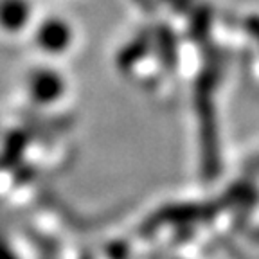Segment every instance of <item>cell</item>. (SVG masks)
Listing matches in <instances>:
<instances>
[{
    "label": "cell",
    "instance_id": "cell-1",
    "mask_svg": "<svg viewBox=\"0 0 259 259\" xmlns=\"http://www.w3.org/2000/svg\"><path fill=\"white\" fill-rule=\"evenodd\" d=\"M69 40L70 31L61 20L49 18L36 29V45L45 53H61L67 49Z\"/></svg>",
    "mask_w": 259,
    "mask_h": 259
},
{
    "label": "cell",
    "instance_id": "cell-2",
    "mask_svg": "<svg viewBox=\"0 0 259 259\" xmlns=\"http://www.w3.org/2000/svg\"><path fill=\"white\" fill-rule=\"evenodd\" d=\"M61 79L53 70L38 69L32 70L27 79V90L36 103H51L53 99L60 97L61 94Z\"/></svg>",
    "mask_w": 259,
    "mask_h": 259
},
{
    "label": "cell",
    "instance_id": "cell-3",
    "mask_svg": "<svg viewBox=\"0 0 259 259\" xmlns=\"http://www.w3.org/2000/svg\"><path fill=\"white\" fill-rule=\"evenodd\" d=\"M31 16L27 0H0V31L18 32L25 27Z\"/></svg>",
    "mask_w": 259,
    "mask_h": 259
}]
</instances>
